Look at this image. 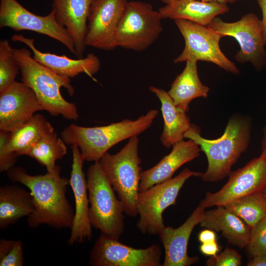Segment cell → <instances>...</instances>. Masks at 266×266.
<instances>
[{
  "label": "cell",
  "instance_id": "obj_2",
  "mask_svg": "<svg viewBox=\"0 0 266 266\" xmlns=\"http://www.w3.org/2000/svg\"><path fill=\"white\" fill-rule=\"evenodd\" d=\"M252 123L250 116L233 114L229 118L223 134L214 139L203 137L200 129L192 125L184 138L194 141L206 156L207 168L200 177L203 181L217 182L229 175L233 166L249 147Z\"/></svg>",
  "mask_w": 266,
  "mask_h": 266
},
{
  "label": "cell",
  "instance_id": "obj_3",
  "mask_svg": "<svg viewBox=\"0 0 266 266\" xmlns=\"http://www.w3.org/2000/svg\"><path fill=\"white\" fill-rule=\"evenodd\" d=\"M159 111L150 110L135 120L128 119L102 126L86 127L71 124L61 133L66 145H76L85 161H99L113 146L138 136L152 125Z\"/></svg>",
  "mask_w": 266,
  "mask_h": 266
},
{
  "label": "cell",
  "instance_id": "obj_4",
  "mask_svg": "<svg viewBox=\"0 0 266 266\" xmlns=\"http://www.w3.org/2000/svg\"><path fill=\"white\" fill-rule=\"evenodd\" d=\"M14 57L18 64L21 81L35 94L43 107L53 116L76 120L79 114L76 105L66 100L61 92L65 88L68 95L74 94L70 78L59 75L37 62L32 56L30 50L25 48H13Z\"/></svg>",
  "mask_w": 266,
  "mask_h": 266
},
{
  "label": "cell",
  "instance_id": "obj_38",
  "mask_svg": "<svg viewBox=\"0 0 266 266\" xmlns=\"http://www.w3.org/2000/svg\"><path fill=\"white\" fill-rule=\"evenodd\" d=\"M261 156L266 157V125L263 129V137L262 141Z\"/></svg>",
  "mask_w": 266,
  "mask_h": 266
},
{
  "label": "cell",
  "instance_id": "obj_6",
  "mask_svg": "<svg viewBox=\"0 0 266 266\" xmlns=\"http://www.w3.org/2000/svg\"><path fill=\"white\" fill-rule=\"evenodd\" d=\"M87 183L89 218L92 227L102 234L119 239L125 230L124 207L116 196L99 161L89 167Z\"/></svg>",
  "mask_w": 266,
  "mask_h": 266
},
{
  "label": "cell",
  "instance_id": "obj_22",
  "mask_svg": "<svg viewBox=\"0 0 266 266\" xmlns=\"http://www.w3.org/2000/svg\"><path fill=\"white\" fill-rule=\"evenodd\" d=\"M200 226L221 232L228 242L241 248L246 247L251 228L239 217L224 206L205 211Z\"/></svg>",
  "mask_w": 266,
  "mask_h": 266
},
{
  "label": "cell",
  "instance_id": "obj_25",
  "mask_svg": "<svg viewBox=\"0 0 266 266\" xmlns=\"http://www.w3.org/2000/svg\"><path fill=\"white\" fill-rule=\"evenodd\" d=\"M210 88L201 82L198 74L197 62L187 61L182 72L172 83L168 94L177 108L187 112L191 101L196 98H207Z\"/></svg>",
  "mask_w": 266,
  "mask_h": 266
},
{
  "label": "cell",
  "instance_id": "obj_1",
  "mask_svg": "<svg viewBox=\"0 0 266 266\" xmlns=\"http://www.w3.org/2000/svg\"><path fill=\"white\" fill-rule=\"evenodd\" d=\"M61 167L56 165L51 172L32 175L21 166L8 171L13 182L22 184L31 193L34 201L33 211L28 217V225L36 228L45 224L56 229L71 228L74 211L66 198L69 179L60 175Z\"/></svg>",
  "mask_w": 266,
  "mask_h": 266
},
{
  "label": "cell",
  "instance_id": "obj_7",
  "mask_svg": "<svg viewBox=\"0 0 266 266\" xmlns=\"http://www.w3.org/2000/svg\"><path fill=\"white\" fill-rule=\"evenodd\" d=\"M202 173L186 167L174 177L156 184L139 193L136 227L143 234L159 235L166 227L163 219L164 211L176 204L179 192L185 182L191 177H201Z\"/></svg>",
  "mask_w": 266,
  "mask_h": 266
},
{
  "label": "cell",
  "instance_id": "obj_31",
  "mask_svg": "<svg viewBox=\"0 0 266 266\" xmlns=\"http://www.w3.org/2000/svg\"><path fill=\"white\" fill-rule=\"evenodd\" d=\"M246 247L252 257L266 255V217L251 228L249 240Z\"/></svg>",
  "mask_w": 266,
  "mask_h": 266
},
{
  "label": "cell",
  "instance_id": "obj_14",
  "mask_svg": "<svg viewBox=\"0 0 266 266\" xmlns=\"http://www.w3.org/2000/svg\"><path fill=\"white\" fill-rule=\"evenodd\" d=\"M127 0H93L91 4L86 35V46L110 51L117 47L116 33Z\"/></svg>",
  "mask_w": 266,
  "mask_h": 266
},
{
  "label": "cell",
  "instance_id": "obj_19",
  "mask_svg": "<svg viewBox=\"0 0 266 266\" xmlns=\"http://www.w3.org/2000/svg\"><path fill=\"white\" fill-rule=\"evenodd\" d=\"M171 152L150 168L142 171L139 192L172 178L181 166L200 155L201 150L194 141L183 140L172 146Z\"/></svg>",
  "mask_w": 266,
  "mask_h": 266
},
{
  "label": "cell",
  "instance_id": "obj_24",
  "mask_svg": "<svg viewBox=\"0 0 266 266\" xmlns=\"http://www.w3.org/2000/svg\"><path fill=\"white\" fill-rule=\"evenodd\" d=\"M34 210L31 193L16 185L0 187V229L4 230Z\"/></svg>",
  "mask_w": 266,
  "mask_h": 266
},
{
  "label": "cell",
  "instance_id": "obj_8",
  "mask_svg": "<svg viewBox=\"0 0 266 266\" xmlns=\"http://www.w3.org/2000/svg\"><path fill=\"white\" fill-rule=\"evenodd\" d=\"M162 19L149 3L128 2L116 33L117 46L138 52L146 50L161 34Z\"/></svg>",
  "mask_w": 266,
  "mask_h": 266
},
{
  "label": "cell",
  "instance_id": "obj_10",
  "mask_svg": "<svg viewBox=\"0 0 266 266\" xmlns=\"http://www.w3.org/2000/svg\"><path fill=\"white\" fill-rule=\"evenodd\" d=\"M222 37L232 36L238 42L240 50L235 58L240 63L249 62L259 71L265 66L266 40L262 20L253 13L244 15L239 20L228 23L215 17L207 26Z\"/></svg>",
  "mask_w": 266,
  "mask_h": 266
},
{
  "label": "cell",
  "instance_id": "obj_33",
  "mask_svg": "<svg viewBox=\"0 0 266 266\" xmlns=\"http://www.w3.org/2000/svg\"><path fill=\"white\" fill-rule=\"evenodd\" d=\"M241 264V256L230 248H226L220 254L210 257L206 262L208 266H240Z\"/></svg>",
  "mask_w": 266,
  "mask_h": 266
},
{
  "label": "cell",
  "instance_id": "obj_40",
  "mask_svg": "<svg viewBox=\"0 0 266 266\" xmlns=\"http://www.w3.org/2000/svg\"><path fill=\"white\" fill-rule=\"evenodd\" d=\"M163 2L166 4H169L172 3L175 0H161Z\"/></svg>",
  "mask_w": 266,
  "mask_h": 266
},
{
  "label": "cell",
  "instance_id": "obj_23",
  "mask_svg": "<svg viewBox=\"0 0 266 266\" xmlns=\"http://www.w3.org/2000/svg\"><path fill=\"white\" fill-rule=\"evenodd\" d=\"M149 90L161 102L164 127L160 140L164 146L169 148L184 140L185 133L192 124L187 112L177 108L168 92L153 86H150Z\"/></svg>",
  "mask_w": 266,
  "mask_h": 266
},
{
  "label": "cell",
  "instance_id": "obj_32",
  "mask_svg": "<svg viewBox=\"0 0 266 266\" xmlns=\"http://www.w3.org/2000/svg\"><path fill=\"white\" fill-rule=\"evenodd\" d=\"M11 133L0 131V171H8L14 166L18 157L8 147Z\"/></svg>",
  "mask_w": 266,
  "mask_h": 266
},
{
  "label": "cell",
  "instance_id": "obj_16",
  "mask_svg": "<svg viewBox=\"0 0 266 266\" xmlns=\"http://www.w3.org/2000/svg\"><path fill=\"white\" fill-rule=\"evenodd\" d=\"M72 163L69 186L73 193L75 200L74 218L70 228L71 233L68 244L89 241L92 237V226L89 218V201L87 179L83 170L85 161L79 148L72 145Z\"/></svg>",
  "mask_w": 266,
  "mask_h": 266
},
{
  "label": "cell",
  "instance_id": "obj_17",
  "mask_svg": "<svg viewBox=\"0 0 266 266\" xmlns=\"http://www.w3.org/2000/svg\"><path fill=\"white\" fill-rule=\"evenodd\" d=\"M205 212L200 203L188 218L177 228L165 227L158 235L165 250L163 266H190L198 263V257L188 254V245L194 228L203 220Z\"/></svg>",
  "mask_w": 266,
  "mask_h": 266
},
{
  "label": "cell",
  "instance_id": "obj_11",
  "mask_svg": "<svg viewBox=\"0 0 266 266\" xmlns=\"http://www.w3.org/2000/svg\"><path fill=\"white\" fill-rule=\"evenodd\" d=\"M3 28L16 32L31 31L46 35L61 43L76 55L73 40L66 30L57 21L53 9L46 16H39L27 10L17 0H0V28Z\"/></svg>",
  "mask_w": 266,
  "mask_h": 266
},
{
  "label": "cell",
  "instance_id": "obj_9",
  "mask_svg": "<svg viewBox=\"0 0 266 266\" xmlns=\"http://www.w3.org/2000/svg\"><path fill=\"white\" fill-rule=\"evenodd\" d=\"M174 21L185 40L184 48L174 60V63L204 61L213 63L227 72L239 73L235 64L221 51L219 41L222 36L219 33L188 20L178 19Z\"/></svg>",
  "mask_w": 266,
  "mask_h": 266
},
{
  "label": "cell",
  "instance_id": "obj_18",
  "mask_svg": "<svg viewBox=\"0 0 266 266\" xmlns=\"http://www.w3.org/2000/svg\"><path fill=\"white\" fill-rule=\"evenodd\" d=\"M11 38L12 41L20 42L27 45L37 62L62 76L71 78L84 73L94 79L93 76L100 68L99 58L92 53L88 54L85 58L73 59L65 55L41 52L36 48L33 38L22 34H13Z\"/></svg>",
  "mask_w": 266,
  "mask_h": 266
},
{
  "label": "cell",
  "instance_id": "obj_15",
  "mask_svg": "<svg viewBox=\"0 0 266 266\" xmlns=\"http://www.w3.org/2000/svg\"><path fill=\"white\" fill-rule=\"evenodd\" d=\"M44 110L33 91L15 81L0 91V131L12 132Z\"/></svg>",
  "mask_w": 266,
  "mask_h": 266
},
{
  "label": "cell",
  "instance_id": "obj_34",
  "mask_svg": "<svg viewBox=\"0 0 266 266\" xmlns=\"http://www.w3.org/2000/svg\"><path fill=\"white\" fill-rule=\"evenodd\" d=\"M200 250L203 255L212 257L217 255L220 251L217 241L201 243L200 246Z\"/></svg>",
  "mask_w": 266,
  "mask_h": 266
},
{
  "label": "cell",
  "instance_id": "obj_42",
  "mask_svg": "<svg viewBox=\"0 0 266 266\" xmlns=\"http://www.w3.org/2000/svg\"><path fill=\"white\" fill-rule=\"evenodd\" d=\"M262 193L266 197V188L262 191Z\"/></svg>",
  "mask_w": 266,
  "mask_h": 266
},
{
  "label": "cell",
  "instance_id": "obj_12",
  "mask_svg": "<svg viewBox=\"0 0 266 266\" xmlns=\"http://www.w3.org/2000/svg\"><path fill=\"white\" fill-rule=\"evenodd\" d=\"M162 252L157 244L137 249L104 234L97 239L90 252L92 266H161Z\"/></svg>",
  "mask_w": 266,
  "mask_h": 266
},
{
  "label": "cell",
  "instance_id": "obj_36",
  "mask_svg": "<svg viewBox=\"0 0 266 266\" xmlns=\"http://www.w3.org/2000/svg\"><path fill=\"white\" fill-rule=\"evenodd\" d=\"M259 7L261 8L262 13V25L266 40V58L265 66L266 68V0H257Z\"/></svg>",
  "mask_w": 266,
  "mask_h": 266
},
{
  "label": "cell",
  "instance_id": "obj_5",
  "mask_svg": "<svg viewBox=\"0 0 266 266\" xmlns=\"http://www.w3.org/2000/svg\"><path fill=\"white\" fill-rule=\"evenodd\" d=\"M129 139L120 151L114 154L106 152L99 163L122 201L125 213L134 217L138 215L141 160L138 155V137L136 135Z\"/></svg>",
  "mask_w": 266,
  "mask_h": 266
},
{
  "label": "cell",
  "instance_id": "obj_20",
  "mask_svg": "<svg viewBox=\"0 0 266 266\" xmlns=\"http://www.w3.org/2000/svg\"><path fill=\"white\" fill-rule=\"evenodd\" d=\"M93 0H51L58 23L73 40L77 58H83L86 45L87 18Z\"/></svg>",
  "mask_w": 266,
  "mask_h": 266
},
{
  "label": "cell",
  "instance_id": "obj_26",
  "mask_svg": "<svg viewBox=\"0 0 266 266\" xmlns=\"http://www.w3.org/2000/svg\"><path fill=\"white\" fill-rule=\"evenodd\" d=\"M54 131L43 115L35 114L28 122L11 132L8 147L18 157L26 155L34 145Z\"/></svg>",
  "mask_w": 266,
  "mask_h": 266
},
{
  "label": "cell",
  "instance_id": "obj_39",
  "mask_svg": "<svg viewBox=\"0 0 266 266\" xmlns=\"http://www.w3.org/2000/svg\"><path fill=\"white\" fill-rule=\"evenodd\" d=\"M203 2H217L221 3H227L228 2V0H198Z\"/></svg>",
  "mask_w": 266,
  "mask_h": 266
},
{
  "label": "cell",
  "instance_id": "obj_13",
  "mask_svg": "<svg viewBox=\"0 0 266 266\" xmlns=\"http://www.w3.org/2000/svg\"><path fill=\"white\" fill-rule=\"evenodd\" d=\"M227 182L218 191L207 192L200 204L204 208L225 206L230 202L266 188V157L260 156L231 171Z\"/></svg>",
  "mask_w": 266,
  "mask_h": 266
},
{
  "label": "cell",
  "instance_id": "obj_29",
  "mask_svg": "<svg viewBox=\"0 0 266 266\" xmlns=\"http://www.w3.org/2000/svg\"><path fill=\"white\" fill-rule=\"evenodd\" d=\"M20 72L13 48L7 39L0 41V91L15 81Z\"/></svg>",
  "mask_w": 266,
  "mask_h": 266
},
{
  "label": "cell",
  "instance_id": "obj_35",
  "mask_svg": "<svg viewBox=\"0 0 266 266\" xmlns=\"http://www.w3.org/2000/svg\"><path fill=\"white\" fill-rule=\"evenodd\" d=\"M198 239L201 243L217 241L215 231L208 229L203 230L199 233Z\"/></svg>",
  "mask_w": 266,
  "mask_h": 266
},
{
  "label": "cell",
  "instance_id": "obj_27",
  "mask_svg": "<svg viewBox=\"0 0 266 266\" xmlns=\"http://www.w3.org/2000/svg\"><path fill=\"white\" fill-rule=\"evenodd\" d=\"M66 145L54 131L34 145L26 155L44 166L47 172H51L56 166V162L66 154Z\"/></svg>",
  "mask_w": 266,
  "mask_h": 266
},
{
  "label": "cell",
  "instance_id": "obj_28",
  "mask_svg": "<svg viewBox=\"0 0 266 266\" xmlns=\"http://www.w3.org/2000/svg\"><path fill=\"white\" fill-rule=\"evenodd\" d=\"M250 228L266 217V197L262 192L238 199L224 206Z\"/></svg>",
  "mask_w": 266,
  "mask_h": 266
},
{
  "label": "cell",
  "instance_id": "obj_30",
  "mask_svg": "<svg viewBox=\"0 0 266 266\" xmlns=\"http://www.w3.org/2000/svg\"><path fill=\"white\" fill-rule=\"evenodd\" d=\"M24 261L22 241L0 239V266H22Z\"/></svg>",
  "mask_w": 266,
  "mask_h": 266
},
{
  "label": "cell",
  "instance_id": "obj_37",
  "mask_svg": "<svg viewBox=\"0 0 266 266\" xmlns=\"http://www.w3.org/2000/svg\"><path fill=\"white\" fill-rule=\"evenodd\" d=\"M248 266H266V255H258L252 257L247 263Z\"/></svg>",
  "mask_w": 266,
  "mask_h": 266
},
{
  "label": "cell",
  "instance_id": "obj_41",
  "mask_svg": "<svg viewBox=\"0 0 266 266\" xmlns=\"http://www.w3.org/2000/svg\"><path fill=\"white\" fill-rule=\"evenodd\" d=\"M239 0H228V2L232 3Z\"/></svg>",
  "mask_w": 266,
  "mask_h": 266
},
{
  "label": "cell",
  "instance_id": "obj_21",
  "mask_svg": "<svg viewBox=\"0 0 266 266\" xmlns=\"http://www.w3.org/2000/svg\"><path fill=\"white\" fill-rule=\"evenodd\" d=\"M163 19H184L207 26L218 15L229 11L227 3L198 0H175L158 10Z\"/></svg>",
  "mask_w": 266,
  "mask_h": 266
}]
</instances>
